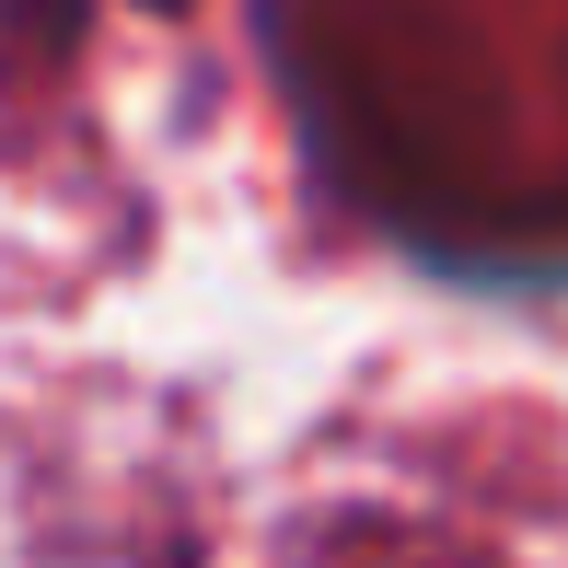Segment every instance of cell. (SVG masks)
<instances>
[{
    "mask_svg": "<svg viewBox=\"0 0 568 568\" xmlns=\"http://www.w3.org/2000/svg\"><path fill=\"white\" fill-rule=\"evenodd\" d=\"M0 12H12L23 36H36V47H70V36H82V12H93V0H0ZM140 12H186V0H140Z\"/></svg>",
    "mask_w": 568,
    "mask_h": 568,
    "instance_id": "obj_1",
    "label": "cell"
}]
</instances>
